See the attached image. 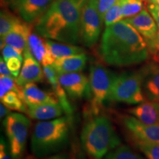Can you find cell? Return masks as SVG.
<instances>
[{
  "mask_svg": "<svg viewBox=\"0 0 159 159\" xmlns=\"http://www.w3.org/2000/svg\"><path fill=\"white\" fill-rule=\"evenodd\" d=\"M99 53L106 64L122 67L146 61L149 48L142 35L130 24L121 20L105 27Z\"/></svg>",
  "mask_w": 159,
  "mask_h": 159,
  "instance_id": "6da1fadb",
  "label": "cell"
},
{
  "mask_svg": "<svg viewBox=\"0 0 159 159\" xmlns=\"http://www.w3.org/2000/svg\"><path fill=\"white\" fill-rule=\"evenodd\" d=\"M86 0H55L35 24L41 37L76 44L80 39L81 15Z\"/></svg>",
  "mask_w": 159,
  "mask_h": 159,
  "instance_id": "7a4b0ae2",
  "label": "cell"
},
{
  "mask_svg": "<svg viewBox=\"0 0 159 159\" xmlns=\"http://www.w3.org/2000/svg\"><path fill=\"white\" fill-rule=\"evenodd\" d=\"M70 122V119L66 116L36 123L31 136L33 155L41 158L65 148L69 141Z\"/></svg>",
  "mask_w": 159,
  "mask_h": 159,
  "instance_id": "3957f363",
  "label": "cell"
},
{
  "mask_svg": "<svg viewBox=\"0 0 159 159\" xmlns=\"http://www.w3.org/2000/svg\"><path fill=\"white\" fill-rule=\"evenodd\" d=\"M82 148L93 159H102L121 144V140L108 117L97 115L85 123L80 134Z\"/></svg>",
  "mask_w": 159,
  "mask_h": 159,
  "instance_id": "277c9868",
  "label": "cell"
},
{
  "mask_svg": "<svg viewBox=\"0 0 159 159\" xmlns=\"http://www.w3.org/2000/svg\"><path fill=\"white\" fill-rule=\"evenodd\" d=\"M144 69L114 74L111 83L108 101L138 105L146 99L143 92Z\"/></svg>",
  "mask_w": 159,
  "mask_h": 159,
  "instance_id": "5b68a950",
  "label": "cell"
},
{
  "mask_svg": "<svg viewBox=\"0 0 159 159\" xmlns=\"http://www.w3.org/2000/svg\"><path fill=\"white\" fill-rule=\"evenodd\" d=\"M114 75V73L100 63H96L91 65L89 78L91 91L89 111L91 116L99 115L105 102L108 101Z\"/></svg>",
  "mask_w": 159,
  "mask_h": 159,
  "instance_id": "8992f818",
  "label": "cell"
},
{
  "mask_svg": "<svg viewBox=\"0 0 159 159\" xmlns=\"http://www.w3.org/2000/svg\"><path fill=\"white\" fill-rule=\"evenodd\" d=\"M13 159H20L25 150L30 121L24 114L11 113L3 121Z\"/></svg>",
  "mask_w": 159,
  "mask_h": 159,
  "instance_id": "52a82bcc",
  "label": "cell"
},
{
  "mask_svg": "<svg viewBox=\"0 0 159 159\" xmlns=\"http://www.w3.org/2000/svg\"><path fill=\"white\" fill-rule=\"evenodd\" d=\"M103 20L99 15L97 0H86L81 15L80 40L87 47L96 44L102 32Z\"/></svg>",
  "mask_w": 159,
  "mask_h": 159,
  "instance_id": "ba28073f",
  "label": "cell"
},
{
  "mask_svg": "<svg viewBox=\"0 0 159 159\" xmlns=\"http://www.w3.org/2000/svg\"><path fill=\"white\" fill-rule=\"evenodd\" d=\"M55 0H11L7 4L21 19L28 24L35 23Z\"/></svg>",
  "mask_w": 159,
  "mask_h": 159,
  "instance_id": "9c48e42d",
  "label": "cell"
},
{
  "mask_svg": "<svg viewBox=\"0 0 159 159\" xmlns=\"http://www.w3.org/2000/svg\"><path fill=\"white\" fill-rule=\"evenodd\" d=\"M58 80L71 99H79L85 97H90L89 78L80 71L58 75Z\"/></svg>",
  "mask_w": 159,
  "mask_h": 159,
  "instance_id": "30bf717a",
  "label": "cell"
},
{
  "mask_svg": "<svg viewBox=\"0 0 159 159\" xmlns=\"http://www.w3.org/2000/svg\"><path fill=\"white\" fill-rule=\"evenodd\" d=\"M123 126L134 139L159 144V125H147L133 116L125 115L122 118Z\"/></svg>",
  "mask_w": 159,
  "mask_h": 159,
  "instance_id": "8fae6325",
  "label": "cell"
},
{
  "mask_svg": "<svg viewBox=\"0 0 159 159\" xmlns=\"http://www.w3.org/2000/svg\"><path fill=\"white\" fill-rule=\"evenodd\" d=\"M24 61L19 77L16 80L17 85L22 88L31 83H39L43 80V70L39 62L30 51L28 47L24 50Z\"/></svg>",
  "mask_w": 159,
  "mask_h": 159,
  "instance_id": "7c38bea8",
  "label": "cell"
},
{
  "mask_svg": "<svg viewBox=\"0 0 159 159\" xmlns=\"http://www.w3.org/2000/svg\"><path fill=\"white\" fill-rule=\"evenodd\" d=\"M124 20L142 35L148 45L154 42L158 33V27L148 9L144 8L138 14Z\"/></svg>",
  "mask_w": 159,
  "mask_h": 159,
  "instance_id": "4fadbf2b",
  "label": "cell"
},
{
  "mask_svg": "<svg viewBox=\"0 0 159 159\" xmlns=\"http://www.w3.org/2000/svg\"><path fill=\"white\" fill-rule=\"evenodd\" d=\"M47 55L42 62V66L52 65L55 60L61 57H69L71 55L85 53V49L75 44L66 43L55 42L53 40L48 39L46 41Z\"/></svg>",
  "mask_w": 159,
  "mask_h": 159,
  "instance_id": "5bb4252c",
  "label": "cell"
},
{
  "mask_svg": "<svg viewBox=\"0 0 159 159\" xmlns=\"http://www.w3.org/2000/svg\"><path fill=\"white\" fill-rule=\"evenodd\" d=\"M43 70L46 79L51 84L52 90L57 96L59 103L62 106L63 111L66 114V116H68L69 119L71 121L72 120L73 109L69 102L68 98H67L66 92L59 82L58 75H57V71H55L52 65L43 66Z\"/></svg>",
  "mask_w": 159,
  "mask_h": 159,
  "instance_id": "9a60e30c",
  "label": "cell"
},
{
  "mask_svg": "<svg viewBox=\"0 0 159 159\" xmlns=\"http://www.w3.org/2000/svg\"><path fill=\"white\" fill-rule=\"evenodd\" d=\"M24 99L27 108L46 103H59L54 91H46L38 87L34 83L22 87Z\"/></svg>",
  "mask_w": 159,
  "mask_h": 159,
  "instance_id": "2e32d148",
  "label": "cell"
},
{
  "mask_svg": "<svg viewBox=\"0 0 159 159\" xmlns=\"http://www.w3.org/2000/svg\"><path fill=\"white\" fill-rule=\"evenodd\" d=\"M143 92L148 100L159 103V63L155 62L143 68Z\"/></svg>",
  "mask_w": 159,
  "mask_h": 159,
  "instance_id": "e0dca14e",
  "label": "cell"
},
{
  "mask_svg": "<svg viewBox=\"0 0 159 159\" xmlns=\"http://www.w3.org/2000/svg\"><path fill=\"white\" fill-rule=\"evenodd\" d=\"M128 114L147 125H159V103L144 100L127 110Z\"/></svg>",
  "mask_w": 159,
  "mask_h": 159,
  "instance_id": "ac0fdd59",
  "label": "cell"
},
{
  "mask_svg": "<svg viewBox=\"0 0 159 159\" xmlns=\"http://www.w3.org/2000/svg\"><path fill=\"white\" fill-rule=\"evenodd\" d=\"M32 33V27L28 24L21 20L16 24L13 29L1 38L5 44L21 49L24 51L28 43V39Z\"/></svg>",
  "mask_w": 159,
  "mask_h": 159,
  "instance_id": "d6986e66",
  "label": "cell"
},
{
  "mask_svg": "<svg viewBox=\"0 0 159 159\" xmlns=\"http://www.w3.org/2000/svg\"><path fill=\"white\" fill-rule=\"evenodd\" d=\"M87 60L88 57L86 54L82 53L55 60L52 66L57 71V75L79 72L85 68Z\"/></svg>",
  "mask_w": 159,
  "mask_h": 159,
  "instance_id": "ffe728a7",
  "label": "cell"
},
{
  "mask_svg": "<svg viewBox=\"0 0 159 159\" xmlns=\"http://www.w3.org/2000/svg\"><path fill=\"white\" fill-rule=\"evenodd\" d=\"M63 109L60 103H46L30 107L27 114L31 119L47 121L62 116Z\"/></svg>",
  "mask_w": 159,
  "mask_h": 159,
  "instance_id": "44dd1931",
  "label": "cell"
},
{
  "mask_svg": "<svg viewBox=\"0 0 159 159\" xmlns=\"http://www.w3.org/2000/svg\"><path fill=\"white\" fill-rule=\"evenodd\" d=\"M27 47L35 58L39 63H42L47 55V46L44 40L35 33H31L28 39Z\"/></svg>",
  "mask_w": 159,
  "mask_h": 159,
  "instance_id": "7402d4cb",
  "label": "cell"
},
{
  "mask_svg": "<svg viewBox=\"0 0 159 159\" xmlns=\"http://www.w3.org/2000/svg\"><path fill=\"white\" fill-rule=\"evenodd\" d=\"M1 102L11 110L17 111L26 114L28 110L23 97L14 91H9L1 97Z\"/></svg>",
  "mask_w": 159,
  "mask_h": 159,
  "instance_id": "603a6c76",
  "label": "cell"
},
{
  "mask_svg": "<svg viewBox=\"0 0 159 159\" xmlns=\"http://www.w3.org/2000/svg\"><path fill=\"white\" fill-rule=\"evenodd\" d=\"M6 6H2L0 13V35L1 38L5 37L13 27L20 21L12 12L6 8Z\"/></svg>",
  "mask_w": 159,
  "mask_h": 159,
  "instance_id": "cb8c5ba5",
  "label": "cell"
},
{
  "mask_svg": "<svg viewBox=\"0 0 159 159\" xmlns=\"http://www.w3.org/2000/svg\"><path fill=\"white\" fill-rule=\"evenodd\" d=\"M122 7L123 19L138 14L144 8L148 0H119Z\"/></svg>",
  "mask_w": 159,
  "mask_h": 159,
  "instance_id": "d4e9b609",
  "label": "cell"
},
{
  "mask_svg": "<svg viewBox=\"0 0 159 159\" xmlns=\"http://www.w3.org/2000/svg\"><path fill=\"white\" fill-rule=\"evenodd\" d=\"M103 159H144L127 145H119L111 150Z\"/></svg>",
  "mask_w": 159,
  "mask_h": 159,
  "instance_id": "484cf974",
  "label": "cell"
},
{
  "mask_svg": "<svg viewBox=\"0 0 159 159\" xmlns=\"http://www.w3.org/2000/svg\"><path fill=\"white\" fill-rule=\"evenodd\" d=\"M136 148L139 149L147 159H159V144L149 143L134 139Z\"/></svg>",
  "mask_w": 159,
  "mask_h": 159,
  "instance_id": "4316f807",
  "label": "cell"
},
{
  "mask_svg": "<svg viewBox=\"0 0 159 159\" xmlns=\"http://www.w3.org/2000/svg\"><path fill=\"white\" fill-rule=\"evenodd\" d=\"M15 80L13 77H0V97H2L9 91H14L24 98L22 88L17 85Z\"/></svg>",
  "mask_w": 159,
  "mask_h": 159,
  "instance_id": "83f0119b",
  "label": "cell"
},
{
  "mask_svg": "<svg viewBox=\"0 0 159 159\" xmlns=\"http://www.w3.org/2000/svg\"><path fill=\"white\" fill-rule=\"evenodd\" d=\"M123 19L122 7L119 0L107 11L104 16V24L105 27L114 25Z\"/></svg>",
  "mask_w": 159,
  "mask_h": 159,
  "instance_id": "f1b7e54d",
  "label": "cell"
},
{
  "mask_svg": "<svg viewBox=\"0 0 159 159\" xmlns=\"http://www.w3.org/2000/svg\"><path fill=\"white\" fill-rule=\"evenodd\" d=\"M2 55L5 61H7L11 57H18L21 61H24V55H22V50L10 45L5 44L2 48Z\"/></svg>",
  "mask_w": 159,
  "mask_h": 159,
  "instance_id": "f546056e",
  "label": "cell"
},
{
  "mask_svg": "<svg viewBox=\"0 0 159 159\" xmlns=\"http://www.w3.org/2000/svg\"><path fill=\"white\" fill-rule=\"evenodd\" d=\"M22 62L23 61L18 58V57H11L6 61L9 70L11 71L12 75L16 80L20 74V70L22 67Z\"/></svg>",
  "mask_w": 159,
  "mask_h": 159,
  "instance_id": "4dcf8cb0",
  "label": "cell"
},
{
  "mask_svg": "<svg viewBox=\"0 0 159 159\" xmlns=\"http://www.w3.org/2000/svg\"><path fill=\"white\" fill-rule=\"evenodd\" d=\"M118 1L119 0H97L99 13L102 19L103 20V22H104V16L105 13Z\"/></svg>",
  "mask_w": 159,
  "mask_h": 159,
  "instance_id": "1f68e13d",
  "label": "cell"
},
{
  "mask_svg": "<svg viewBox=\"0 0 159 159\" xmlns=\"http://www.w3.org/2000/svg\"><path fill=\"white\" fill-rule=\"evenodd\" d=\"M0 159H13L9 144L3 136H1L0 141Z\"/></svg>",
  "mask_w": 159,
  "mask_h": 159,
  "instance_id": "d6a6232c",
  "label": "cell"
},
{
  "mask_svg": "<svg viewBox=\"0 0 159 159\" xmlns=\"http://www.w3.org/2000/svg\"><path fill=\"white\" fill-rule=\"evenodd\" d=\"M147 8L153 18L159 29V5L153 3H148Z\"/></svg>",
  "mask_w": 159,
  "mask_h": 159,
  "instance_id": "836d02e7",
  "label": "cell"
},
{
  "mask_svg": "<svg viewBox=\"0 0 159 159\" xmlns=\"http://www.w3.org/2000/svg\"><path fill=\"white\" fill-rule=\"evenodd\" d=\"M0 75H1V76L13 77L11 71L9 70L8 67H7V63H6L2 57H1V58H0Z\"/></svg>",
  "mask_w": 159,
  "mask_h": 159,
  "instance_id": "e575fe53",
  "label": "cell"
},
{
  "mask_svg": "<svg viewBox=\"0 0 159 159\" xmlns=\"http://www.w3.org/2000/svg\"><path fill=\"white\" fill-rule=\"evenodd\" d=\"M11 113V109H9L3 103L1 102V104H0V116H1V119H5Z\"/></svg>",
  "mask_w": 159,
  "mask_h": 159,
  "instance_id": "d590c367",
  "label": "cell"
},
{
  "mask_svg": "<svg viewBox=\"0 0 159 159\" xmlns=\"http://www.w3.org/2000/svg\"><path fill=\"white\" fill-rule=\"evenodd\" d=\"M47 159H71L70 156L66 153H61V154H57L54 155V156H52Z\"/></svg>",
  "mask_w": 159,
  "mask_h": 159,
  "instance_id": "8d00e7d4",
  "label": "cell"
},
{
  "mask_svg": "<svg viewBox=\"0 0 159 159\" xmlns=\"http://www.w3.org/2000/svg\"><path fill=\"white\" fill-rule=\"evenodd\" d=\"M155 44H159V31H158V34H157L156 39V40H155L154 42H153V43H151V44L149 45V46H148V47H151V46L155 45Z\"/></svg>",
  "mask_w": 159,
  "mask_h": 159,
  "instance_id": "74e56055",
  "label": "cell"
},
{
  "mask_svg": "<svg viewBox=\"0 0 159 159\" xmlns=\"http://www.w3.org/2000/svg\"><path fill=\"white\" fill-rule=\"evenodd\" d=\"M148 3H153L159 5V0H148Z\"/></svg>",
  "mask_w": 159,
  "mask_h": 159,
  "instance_id": "f35d334b",
  "label": "cell"
},
{
  "mask_svg": "<svg viewBox=\"0 0 159 159\" xmlns=\"http://www.w3.org/2000/svg\"><path fill=\"white\" fill-rule=\"evenodd\" d=\"M20 159H35V158H33V157H31V156H27V157H25V158H20Z\"/></svg>",
  "mask_w": 159,
  "mask_h": 159,
  "instance_id": "ab89813d",
  "label": "cell"
},
{
  "mask_svg": "<svg viewBox=\"0 0 159 159\" xmlns=\"http://www.w3.org/2000/svg\"><path fill=\"white\" fill-rule=\"evenodd\" d=\"M11 0H2V4H7Z\"/></svg>",
  "mask_w": 159,
  "mask_h": 159,
  "instance_id": "60d3db41",
  "label": "cell"
}]
</instances>
